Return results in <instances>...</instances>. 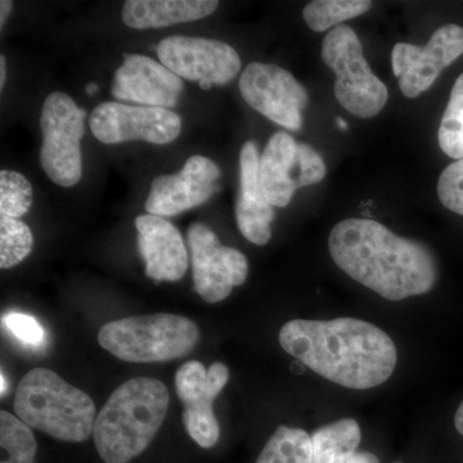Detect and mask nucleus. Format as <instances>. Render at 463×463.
<instances>
[{
    "instance_id": "f257e3e1",
    "label": "nucleus",
    "mask_w": 463,
    "mask_h": 463,
    "mask_svg": "<svg viewBox=\"0 0 463 463\" xmlns=\"http://www.w3.org/2000/svg\"><path fill=\"white\" fill-rule=\"evenodd\" d=\"M279 344L313 373L343 388H376L397 367L398 352L392 337L373 323L350 317L294 319L282 326Z\"/></svg>"
},
{
    "instance_id": "f03ea898",
    "label": "nucleus",
    "mask_w": 463,
    "mask_h": 463,
    "mask_svg": "<svg viewBox=\"0 0 463 463\" xmlns=\"http://www.w3.org/2000/svg\"><path fill=\"white\" fill-rule=\"evenodd\" d=\"M332 260L350 279L390 301L419 297L438 281V263L421 242L371 219H346L328 237Z\"/></svg>"
},
{
    "instance_id": "7ed1b4c3",
    "label": "nucleus",
    "mask_w": 463,
    "mask_h": 463,
    "mask_svg": "<svg viewBox=\"0 0 463 463\" xmlns=\"http://www.w3.org/2000/svg\"><path fill=\"white\" fill-rule=\"evenodd\" d=\"M161 381L136 377L112 392L94 422L97 452L106 463H128L152 443L169 408Z\"/></svg>"
},
{
    "instance_id": "20e7f679",
    "label": "nucleus",
    "mask_w": 463,
    "mask_h": 463,
    "mask_svg": "<svg viewBox=\"0 0 463 463\" xmlns=\"http://www.w3.org/2000/svg\"><path fill=\"white\" fill-rule=\"evenodd\" d=\"M14 411L30 428L69 443L87 440L97 419L90 395L48 368H33L23 377L14 395Z\"/></svg>"
},
{
    "instance_id": "39448f33",
    "label": "nucleus",
    "mask_w": 463,
    "mask_h": 463,
    "mask_svg": "<svg viewBox=\"0 0 463 463\" xmlns=\"http://www.w3.org/2000/svg\"><path fill=\"white\" fill-rule=\"evenodd\" d=\"M199 340L196 323L166 313L127 317L106 323L99 332L100 346L130 364L181 359L190 354Z\"/></svg>"
},
{
    "instance_id": "423d86ee",
    "label": "nucleus",
    "mask_w": 463,
    "mask_h": 463,
    "mask_svg": "<svg viewBox=\"0 0 463 463\" xmlns=\"http://www.w3.org/2000/svg\"><path fill=\"white\" fill-rule=\"evenodd\" d=\"M322 58L336 75L335 97L346 111L362 118L380 114L388 102V88L365 61L364 45L352 27L336 26L327 33Z\"/></svg>"
},
{
    "instance_id": "0eeeda50",
    "label": "nucleus",
    "mask_w": 463,
    "mask_h": 463,
    "mask_svg": "<svg viewBox=\"0 0 463 463\" xmlns=\"http://www.w3.org/2000/svg\"><path fill=\"white\" fill-rule=\"evenodd\" d=\"M85 116L87 112L71 97L60 91L50 94L43 106L41 163L51 181L61 187H72L80 182Z\"/></svg>"
},
{
    "instance_id": "6e6552de",
    "label": "nucleus",
    "mask_w": 463,
    "mask_h": 463,
    "mask_svg": "<svg viewBox=\"0 0 463 463\" xmlns=\"http://www.w3.org/2000/svg\"><path fill=\"white\" fill-rule=\"evenodd\" d=\"M326 176L323 158L315 148L279 132L260 157V184L273 207L288 206L295 191L317 184Z\"/></svg>"
},
{
    "instance_id": "1a4fd4ad",
    "label": "nucleus",
    "mask_w": 463,
    "mask_h": 463,
    "mask_svg": "<svg viewBox=\"0 0 463 463\" xmlns=\"http://www.w3.org/2000/svg\"><path fill=\"white\" fill-rule=\"evenodd\" d=\"M242 99L255 111L288 130L303 127L307 93L294 75L277 65L252 62L240 78Z\"/></svg>"
},
{
    "instance_id": "9d476101",
    "label": "nucleus",
    "mask_w": 463,
    "mask_h": 463,
    "mask_svg": "<svg viewBox=\"0 0 463 463\" xmlns=\"http://www.w3.org/2000/svg\"><path fill=\"white\" fill-rule=\"evenodd\" d=\"M230 380L227 365L216 362L209 368L199 361L182 365L175 374V389L182 402V420L188 435L201 448H213L221 437L213 403Z\"/></svg>"
},
{
    "instance_id": "9b49d317",
    "label": "nucleus",
    "mask_w": 463,
    "mask_h": 463,
    "mask_svg": "<svg viewBox=\"0 0 463 463\" xmlns=\"http://www.w3.org/2000/svg\"><path fill=\"white\" fill-rule=\"evenodd\" d=\"M187 234L197 294L206 303L223 301L248 279V259L239 250L222 245L206 224H191Z\"/></svg>"
},
{
    "instance_id": "f8f14e48",
    "label": "nucleus",
    "mask_w": 463,
    "mask_h": 463,
    "mask_svg": "<svg viewBox=\"0 0 463 463\" xmlns=\"http://www.w3.org/2000/svg\"><path fill=\"white\" fill-rule=\"evenodd\" d=\"M90 127L106 145L132 141L167 145L181 134L182 118L167 109L106 102L93 109Z\"/></svg>"
},
{
    "instance_id": "ddd939ff",
    "label": "nucleus",
    "mask_w": 463,
    "mask_h": 463,
    "mask_svg": "<svg viewBox=\"0 0 463 463\" xmlns=\"http://www.w3.org/2000/svg\"><path fill=\"white\" fill-rule=\"evenodd\" d=\"M463 54V27L444 25L432 33L426 47L398 43L392 52V71L407 99L430 90L444 69Z\"/></svg>"
},
{
    "instance_id": "4468645a",
    "label": "nucleus",
    "mask_w": 463,
    "mask_h": 463,
    "mask_svg": "<svg viewBox=\"0 0 463 463\" xmlns=\"http://www.w3.org/2000/svg\"><path fill=\"white\" fill-rule=\"evenodd\" d=\"M161 63L187 80L230 83L239 74L241 58L233 47L214 39L170 36L158 44Z\"/></svg>"
},
{
    "instance_id": "2eb2a0df",
    "label": "nucleus",
    "mask_w": 463,
    "mask_h": 463,
    "mask_svg": "<svg viewBox=\"0 0 463 463\" xmlns=\"http://www.w3.org/2000/svg\"><path fill=\"white\" fill-rule=\"evenodd\" d=\"M221 169L210 158L192 156L178 174L152 182L146 210L148 214L173 216L205 203L215 192Z\"/></svg>"
},
{
    "instance_id": "dca6fc26",
    "label": "nucleus",
    "mask_w": 463,
    "mask_h": 463,
    "mask_svg": "<svg viewBox=\"0 0 463 463\" xmlns=\"http://www.w3.org/2000/svg\"><path fill=\"white\" fill-rule=\"evenodd\" d=\"M182 90V79L163 63L142 54H127L116 70L111 93L118 99L169 109L175 108Z\"/></svg>"
},
{
    "instance_id": "f3484780",
    "label": "nucleus",
    "mask_w": 463,
    "mask_h": 463,
    "mask_svg": "<svg viewBox=\"0 0 463 463\" xmlns=\"http://www.w3.org/2000/svg\"><path fill=\"white\" fill-rule=\"evenodd\" d=\"M138 249L146 261V274L155 281L175 282L184 277L188 254L181 232L156 215L136 219Z\"/></svg>"
},
{
    "instance_id": "a211bd4d",
    "label": "nucleus",
    "mask_w": 463,
    "mask_h": 463,
    "mask_svg": "<svg viewBox=\"0 0 463 463\" xmlns=\"http://www.w3.org/2000/svg\"><path fill=\"white\" fill-rule=\"evenodd\" d=\"M236 219L241 233L250 242L258 246L269 242L274 210L261 188L260 158L257 145L252 141L246 142L240 152V196L236 203Z\"/></svg>"
},
{
    "instance_id": "6ab92c4d",
    "label": "nucleus",
    "mask_w": 463,
    "mask_h": 463,
    "mask_svg": "<svg viewBox=\"0 0 463 463\" xmlns=\"http://www.w3.org/2000/svg\"><path fill=\"white\" fill-rule=\"evenodd\" d=\"M218 5L215 0H129L121 17L132 29H158L201 20L214 14Z\"/></svg>"
},
{
    "instance_id": "aec40b11",
    "label": "nucleus",
    "mask_w": 463,
    "mask_h": 463,
    "mask_svg": "<svg viewBox=\"0 0 463 463\" xmlns=\"http://www.w3.org/2000/svg\"><path fill=\"white\" fill-rule=\"evenodd\" d=\"M313 463H347L362 440L358 422L343 419L328 423L312 435Z\"/></svg>"
},
{
    "instance_id": "412c9836",
    "label": "nucleus",
    "mask_w": 463,
    "mask_h": 463,
    "mask_svg": "<svg viewBox=\"0 0 463 463\" xmlns=\"http://www.w3.org/2000/svg\"><path fill=\"white\" fill-rule=\"evenodd\" d=\"M257 463H313L312 438L301 429L279 426L265 444Z\"/></svg>"
},
{
    "instance_id": "4be33fe9",
    "label": "nucleus",
    "mask_w": 463,
    "mask_h": 463,
    "mask_svg": "<svg viewBox=\"0 0 463 463\" xmlns=\"http://www.w3.org/2000/svg\"><path fill=\"white\" fill-rule=\"evenodd\" d=\"M373 2L368 0H315L307 3L303 17L307 26L316 33H323L341 23L352 20L370 11Z\"/></svg>"
},
{
    "instance_id": "5701e85b",
    "label": "nucleus",
    "mask_w": 463,
    "mask_h": 463,
    "mask_svg": "<svg viewBox=\"0 0 463 463\" xmlns=\"http://www.w3.org/2000/svg\"><path fill=\"white\" fill-rule=\"evenodd\" d=\"M0 447L7 455L2 463H35L38 444L32 428L7 411L0 412Z\"/></svg>"
},
{
    "instance_id": "b1692460",
    "label": "nucleus",
    "mask_w": 463,
    "mask_h": 463,
    "mask_svg": "<svg viewBox=\"0 0 463 463\" xmlns=\"http://www.w3.org/2000/svg\"><path fill=\"white\" fill-rule=\"evenodd\" d=\"M441 151L455 160L463 158V72L457 78L438 130Z\"/></svg>"
},
{
    "instance_id": "393cba45",
    "label": "nucleus",
    "mask_w": 463,
    "mask_h": 463,
    "mask_svg": "<svg viewBox=\"0 0 463 463\" xmlns=\"http://www.w3.org/2000/svg\"><path fill=\"white\" fill-rule=\"evenodd\" d=\"M33 246V232L24 222L0 215V268L9 269L25 260Z\"/></svg>"
},
{
    "instance_id": "a878e982",
    "label": "nucleus",
    "mask_w": 463,
    "mask_h": 463,
    "mask_svg": "<svg viewBox=\"0 0 463 463\" xmlns=\"http://www.w3.org/2000/svg\"><path fill=\"white\" fill-rule=\"evenodd\" d=\"M32 184L23 174L2 170L0 173V214L18 219L33 205Z\"/></svg>"
},
{
    "instance_id": "bb28decb",
    "label": "nucleus",
    "mask_w": 463,
    "mask_h": 463,
    "mask_svg": "<svg viewBox=\"0 0 463 463\" xmlns=\"http://www.w3.org/2000/svg\"><path fill=\"white\" fill-rule=\"evenodd\" d=\"M438 196L448 210L463 215V158L443 170L438 182Z\"/></svg>"
},
{
    "instance_id": "cd10ccee",
    "label": "nucleus",
    "mask_w": 463,
    "mask_h": 463,
    "mask_svg": "<svg viewBox=\"0 0 463 463\" xmlns=\"http://www.w3.org/2000/svg\"><path fill=\"white\" fill-rule=\"evenodd\" d=\"M2 323L24 345L35 349L44 346L47 334L38 319L23 313H9L3 317Z\"/></svg>"
},
{
    "instance_id": "c85d7f7f",
    "label": "nucleus",
    "mask_w": 463,
    "mask_h": 463,
    "mask_svg": "<svg viewBox=\"0 0 463 463\" xmlns=\"http://www.w3.org/2000/svg\"><path fill=\"white\" fill-rule=\"evenodd\" d=\"M347 463H380L379 458L370 452H358Z\"/></svg>"
},
{
    "instance_id": "c756f323",
    "label": "nucleus",
    "mask_w": 463,
    "mask_h": 463,
    "mask_svg": "<svg viewBox=\"0 0 463 463\" xmlns=\"http://www.w3.org/2000/svg\"><path fill=\"white\" fill-rule=\"evenodd\" d=\"M12 8H14V3L9 2V0L0 2V26H5Z\"/></svg>"
},
{
    "instance_id": "7c9ffc66",
    "label": "nucleus",
    "mask_w": 463,
    "mask_h": 463,
    "mask_svg": "<svg viewBox=\"0 0 463 463\" xmlns=\"http://www.w3.org/2000/svg\"><path fill=\"white\" fill-rule=\"evenodd\" d=\"M455 426H456L457 431H458L459 434H461L463 437V401H462V403L459 404L458 410H457V412H456Z\"/></svg>"
},
{
    "instance_id": "2f4dec72",
    "label": "nucleus",
    "mask_w": 463,
    "mask_h": 463,
    "mask_svg": "<svg viewBox=\"0 0 463 463\" xmlns=\"http://www.w3.org/2000/svg\"><path fill=\"white\" fill-rule=\"evenodd\" d=\"M5 76H7V69H5V57L0 58V88L5 87Z\"/></svg>"
},
{
    "instance_id": "473e14b6",
    "label": "nucleus",
    "mask_w": 463,
    "mask_h": 463,
    "mask_svg": "<svg viewBox=\"0 0 463 463\" xmlns=\"http://www.w3.org/2000/svg\"><path fill=\"white\" fill-rule=\"evenodd\" d=\"M99 90V87L97 84L91 83L88 85L87 87V93L90 94V96H93V94H96L97 91Z\"/></svg>"
},
{
    "instance_id": "72a5a7b5",
    "label": "nucleus",
    "mask_w": 463,
    "mask_h": 463,
    "mask_svg": "<svg viewBox=\"0 0 463 463\" xmlns=\"http://www.w3.org/2000/svg\"><path fill=\"white\" fill-rule=\"evenodd\" d=\"M336 124H337V127H339L341 130L347 129V123H346V121H344L343 118H337Z\"/></svg>"
},
{
    "instance_id": "f704fd0d",
    "label": "nucleus",
    "mask_w": 463,
    "mask_h": 463,
    "mask_svg": "<svg viewBox=\"0 0 463 463\" xmlns=\"http://www.w3.org/2000/svg\"><path fill=\"white\" fill-rule=\"evenodd\" d=\"M200 87H201V90H209L210 88L213 87V84L210 83V81L203 80V81H200Z\"/></svg>"
},
{
    "instance_id": "c9c22d12",
    "label": "nucleus",
    "mask_w": 463,
    "mask_h": 463,
    "mask_svg": "<svg viewBox=\"0 0 463 463\" xmlns=\"http://www.w3.org/2000/svg\"><path fill=\"white\" fill-rule=\"evenodd\" d=\"M2 395H5V390H7V381H5V374H2Z\"/></svg>"
},
{
    "instance_id": "e433bc0d",
    "label": "nucleus",
    "mask_w": 463,
    "mask_h": 463,
    "mask_svg": "<svg viewBox=\"0 0 463 463\" xmlns=\"http://www.w3.org/2000/svg\"><path fill=\"white\" fill-rule=\"evenodd\" d=\"M399 463H402V462H399Z\"/></svg>"
}]
</instances>
